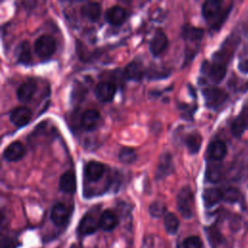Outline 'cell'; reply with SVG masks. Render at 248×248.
I'll list each match as a JSON object with an SVG mask.
<instances>
[{
    "label": "cell",
    "mask_w": 248,
    "mask_h": 248,
    "mask_svg": "<svg viewBox=\"0 0 248 248\" xmlns=\"http://www.w3.org/2000/svg\"><path fill=\"white\" fill-rule=\"evenodd\" d=\"M194 207V194L190 187L185 186L177 194V208L184 218H191Z\"/></svg>",
    "instance_id": "cell-1"
},
{
    "label": "cell",
    "mask_w": 248,
    "mask_h": 248,
    "mask_svg": "<svg viewBox=\"0 0 248 248\" xmlns=\"http://www.w3.org/2000/svg\"><path fill=\"white\" fill-rule=\"evenodd\" d=\"M34 49L36 54L40 58L42 59L49 58L56 49L55 40L50 35L44 34L35 41Z\"/></svg>",
    "instance_id": "cell-2"
},
{
    "label": "cell",
    "mask_w": 248,
    "mask_h": 248,
    "mask_svg": "<svg viewBox=\"0 0 248 248\" xmlns=\"http://www.w3.org/2000/svg\"><path fill=\"white\" fill-rule=\"evenodd\" d=\"M205 104L210 108H217L222 106L228 98L227 93L218 87H207L202 91Z\"/></svg>",
    "instance_id": "cell-3"
},
{
    "label": "cell",
    "mask_w": 248,
    "mask_h": 248,
    "mask_svg": "<svg viewBox=\"0 0 248 248\" xmlns=\"http://www.w3.org/2000/svg\"><path fill=\"white\" fill-rule=\"evenodd\" d=\"M116 92L115 85L110 81H101L97 83L94 89L95 96L101 102H110Z\"/></svg>",
    "instance_id": "cell-4"
},
{
    "label": "cell",
    "mask_w": 248,
    "mask_h": 248,
    "mask_svg": "<svg viewBox=\"0 0 248 248\" xmlns=\"http://www.w3.org/2000/svg\"><path fill=\"white\" fill-rule=\"evenodd\" d=\"M100 227V221H98L92 213H86L81 219L78 227V232L80 235H88L97 231Z\"/></svg>",
    "instance_id": "cell-5"
},
{
    "label": "cell",
    "mask_w": 248,
    "mask_h": 248,
    "mask_svg": "<svg viewBox=\"0 0 248 248\" xmlns=\"http://www.w3.org/2000/svg\"><path fill=\"white\" fill-rule=\"evenodd\" d=\"M105 17L106 20L112 25H121L127 18V12L123 7L114 5L107 10Z\"/></svg>",
    "instance_id": "cell-6"
},
{
    "label": "cell",
    "mask_w": 248,
    "mask_h": 248,
    "mask_svg": "<svg viewBox=\"0 0 248 248\" xmlns=\"http://www.w3.org/2000/svg\"><path fill=\"white\" fill-rule=\"evenodd\" d=\"M167 46H168V38L166 34L163 31L158 30L154 34V36L152 37L149 43V49L151 53L154 56H158L166 50Z\"/></svg>",
    "instance_id": "cell-7"
},
{
    "label": "cell",
    "mask_w": 248,
    "mask_h": 248,
    "mask_svg": "<svg viewBox=\"0 0 248 248\" xmlns=\"http://www.w3.org/2000/svg\"><path fill=\"white\" fill-rule=\"evenodd\" d=\"M105 173V166L98 161H89L84 167V175L91 181H99Z\"/></svg>",
    "instance_id": "cell-8"
},
{
    "label": "cell",
    "mask_w": 248,
    "mask_h": 248,
    "mask_svg": "<svg viewBox=\"0 0 248 248\" xmlns=\"http://www.w3.org/2000/svg\"><path fill=\"white\" fill-rule=\"evenodd\" d=\"M100 121H101V114L99 113L98 110L93 108H89L85 110L82 113L81 119H80L81 126L86 131H91L96 129L99 126Z\"/></svg>",
    "instance_id": "cell-9"
},
{
    "label": "cell",
    "mask_w": 248,
    "mask_h": 248,
    "mask_svg": "<svg viewBox=\"0 0 248 248\" xmlns=\"http://www.w3.org/2000/svg\"><path fill=\"white\" fill-rule=\"evenodd\" d=\"M69 216H70L69 208L64 203H61V202L54 204L50 212V218L52 222L59 227H62L65 224H67L69 220Z\"/></svg>",
    "instance_id": "cell-10"
},
{
    "label": "cell",
    "mask_w": 248,
    "mask_h": 248,
    "mask_svg": "<svg viewBox=\"0 0 248 248\" xmlns=\"http://www.w3.org/2000/svg\"><path fill=\"white\" fill-rule=\"evenodd\" d=\"M173 169V163H172V157L171 154L169 152H165L161 154L156 170V178L161 179L165 176L169 175Z\"/></svg>",
    "instance_id": "cell-11"
},
{
    "label": "cell",
    "mask_w": 248,
    "mask_h": 248,
    "mask_svg": "<svg viewBox=\"0 0 248 248\" xmlns=\"http://www.w3.org/2000/svg\"><path fill=\"white\" fill-rule=\"evenodd\" d=\"M25 154V147L20 141H14L10 143L4 150L3 156L10 162L20 160Z\"/></svg>",
    "instance_id": "cell-12"
},
{
    "label": "cell",
    "mask_w": 248,
    "mask_h": 248,
    "mask_svg": "<svg viewBox=\"0 0 248 248\" xmlns=\"http://www.w3.org/2000/svg\"><path fill=\"white\" fill-rule=\"evenodd\" d=\"M36 92V82L32 79L21 83L16 89V97L22 103L29 102Z\"/></svg>",
    "instance_id": "cell-13"
},
{
    "label": "cell",
    "mask_w": 248,
    "mask_h": 248,
    "mask_svg": "<svg viewBox=\"0 0 248 248\" xmlns=\"http://www.w3.org/2000/svg\"><path fill=\"white\" fill-rule=\"evenodd\" d=\"M10 119L16 126L22 127L30 121L31 111L26 107H17L11 112Z\"/></svg>",
    "instance_id": "cell-14"
},
{
    "label": "cell",
    "mask_w": 248,
    "mask_h": 248,
    "mask_svg": "<svg viewBox=\"0 0 248 248\" xmlns=\"http://www.w3.org/2000/svg\"><path fill=\"white\" fill-rule=\"evenodd\" d=\"M227 154V146L222 140H214L207 147V156L212 161H221Z\"/></svg>",
    "instance_id": "cell-15"
},
{
    "label": "cell",
    "mask_w": 248,
    "mask_h": 248,
    "mask_svg": "<svg viewBox=\"0 0 248 248\" xmlns=\"http://www.w3.org/2000/svg\"><path fill=\"white\" fill-rule=\"evenodd\" d=\"M123 74L127 79L139 81L144 76V70L140 62H130L123 70Z\"/></svg>",
    "instance_id": "cell-16"
},
{
    "label": "cell",
    "mask_w": 248,
    "mask_h": 248,
    "mask_svg": "<svg viewBox=\"0 0 248 248\" xmlns=\"http://www.w3.org/2000/svg\"><path fill=\"white\" fill-rule=\"evenodd\" d=\"M59 188L61 191L72 194L77 189V180L76 175L72 170L65 171L59 179Z\"/></svg>",
    "instance_id": "cell-17"
},
{
    "label": "cell",
    "mask_w": 248,
    "mask_h": 248,
    "mask_svg": "<svg viewBox=\"0 0 248 248\" xmlns=\"http://www.w3.org/2000/svg\"><path fill=\"white\" fill-rule=\"evenodd\" d=\"M205 66V73L209 77L210 80H212L214 83H219L226 75V67L225 65L221 63H214L212 65H209L207 63H204Z\"/></svg>",
    "instance_id": "cell-18"
},
{
    "label": "cell",
    "mask_w": 248,
    "mask_h": 248,
    "mask_svg": "<svg viewBox=\"0 0 248 248\" xmlns=\"http://www.w3.org/2000/svg\"><path fill=\"white\" fill-rule=\"evenodd\" d=\"M221 8L222 2L217 0H208L202 4V13L206 20H211L218 16V14L221 11Z\"/></svg>",
    "instance_id": "cell-19"
},
{
    "label": "cell",
    "mask_w": 248,
    "mask_h": 248,
    "mask_svg": "<svg viewBox=\"0 0 248 248\" xmlns=\"http://www.w3.org/2000/svg\"><path fill=\"white\" fill-rule=\"evenodd\" d=\"M99 221H100V228L103 229L104 231H111L118 224L117 216L113 211L108 209L103 211Z\"/></svg>",
    "instance_id": "cell-20"
},
{
    "label": "cell",
    "mask_w": 248,
    "mask_h": 248,
    "mask_svg": "<svg viewBox=\"0 0 248 248\" xmlns=\"http://www.w3.org/2000/svg\"><path fill=\"white\" fill-rule=\"evenodd\" d=\"M202 199L206 207H211L223 200L222 190L218 188H207L203 191Z\"/></svg>",
    "instance_id": "cell-21"
},
{
    "label": "cell",
    "mask_w": 248,
    "mask_h": 248,
    "mask_svg": "<svg viewBox=\"0 0 248 248\" xmlns=\"http://www.w3.org/2000/svg\"><path fill=\"white\" fill-rule=\"evenodd\" d=\"M101 5L97 2H88L81 7V14L89 20L95 21L101 16Z\"/></svg>",
    "instance_id": "cell-22"
},
{
    "label": "cell",
    "mask_w": 248,
    "mask_h": 248,
    "mask_svg": "<svg viewBox=\"0 0 248 248\" xmlns=\"http://www.w3.org/2000/svg\"><path fill=\"white\" fill-rule=\"evenodd\" d=\"M16 55L17 61H19L23 64H28L31 61L30 45L27 41H23L17 46Z\"/></svg>",
    "instance_id": "cell-23"
},
{
    "label": "cell",
    "mask_w": 248,
    "mask_h": 248,
    "mask_svg": "<svg viewBox=\"0 0 248 248\" xmlns=\"http://www.w3.org/2000/svg\"><path fill=\"white\" fill-rule=\"evenodd\" d=\"M185 144L188 149V151L192 154L197 153L200 150V147L202 145V137L199 133L194 132L189 134L185 138Z\"/></svg>",
    "instance_id": "cell-24"
},
{
    "label": "cell",
    "mask_w": 248,
    "mask_h": 248,
    "mask_svg": "<svg viewBox=\"0 0 248 248\" xmlns=\"http://www.w3.org/2000/svg\"><path fill=\"white\" fill-rule=\"evenodd\" d=\"M164 225L166 231L170 233L174 234L178 228H179V220L173 213H167L164 218Z\"/></svg>",
    "instance_id": "cell-25"
},
{
    "label": "cell",
    "mask_w": 248,
    "mask_h": 248,
    "mask_svg": "<svg viewBox=\"0 0 248 248\" xmlns=\"http://www.w3.org/2000/svg\"><path fill=\"white\" fill-rule=\"evenodd\" d=\"M118 158L124 164H132L137 159V153L132 147H122L118 153Z\"/></svg>",
    "instance_id": "cell-26"
},
{
    "label": "cell",
    "mask_w": 248,
    "mask_h": 248,
    "mask_svg": "<svg viewBox=\"0 0 248 248\" xmlns=\"http://www.w3.org/2000/svg\"><path fill=\"white\" fill-rule=\"evenodd\" d=\"M203 35L202 29L193 27V26H185L183 30V37L187 41H199L202 39Z\"/></svg>",
    "instance_id": "cell-27"
},
{
    "label": "cell",
    "mask_w": 248,
    "mask_h": 248,
    "mask_svg": "<svg viewBox=\"0 0 248 248\" xmlns=\"http://www.w3.org/2000/svg\"><path fill=\"white\" fill-rule=\"evenodd\" d=\"M247 126V122L243 116L235 118L232 124V132L235 137H240Z\"/></svg>",
    "instance_id": "cell-28"
},
{
    "label": "cell",
    "mask_w": 248,
    "mask_h": 248,
    "mask_svg": "<svg viewBox=\"0 0 248 248\" xmlns=\"http://www.w3.org/2000/svg\"><path fill=\"white\" fill-rule=\"evenodd\" d=\"M149 213L153 217H161L166 213V205L162 202H153L149 205Z\"/></svg>",
    "instance_id": "cell-29"
},
{
    "label": "cell",
    "mask_w": 248,
    "mask_h": 248,
    "mask_svg": "<svg viewBox=\"0 0 248 248\" xmlns=\"http://www.w3.org/2000/svg\"><path fill=\"white\" fill-rule=\"evenodd\" d=\"M222 171L221 168L218 166H211L207 168L206 178L211 182H218L221 179Z\"/></svg>",
    "instance_id": "cell-30"
},
{
    "label": "cell",
    "mask_w": 248,
    "mask_h": 248,
    "mask_svg": "<svg viewBox=\"0 0 248 248\" xmlns=\"http://www.w3.org/2000/svg\"><path fill=\"white\" fill-rule=\"evenodd\" d=\"M222 196L223 200L228 202H236L239 198V192L235 188H226L222 190Z\"/></svg>",
    "instance_id": "cell-31"
},
{
    "label": "cell",
    "mask_w": 248,
    "mask_h": 248,
    "mask_svg": "<svg viewBox=\"0 0 248 248\" xmlns=\"http://www.w3.org/2000/svg\"><path fill=\"white\" fill-rule=\"evenodd\" d=\"M183 247L184 248H202V243L199 236L191 235L183 241Z\"/></svg>",
    "instance_id": "cell-32"
},
{
    "label": "cell",
    "mask_w": 248,
    "mask_h": 248,
    "mask_svg": "<svg viewBox=\"0 0 248 248\" xmlns=\"http://www.w3.org/2000/svg\"><path fill=\"white\" fill-rule=\"evenodd\" d=\"M17 241L9 236H4L1 239V247L0 248H16Z\"/></svg>",
    "instance_id": "cell-33"
}]
</instances>
